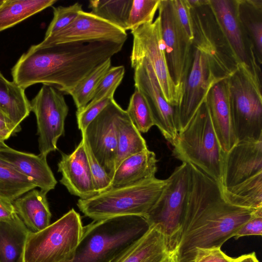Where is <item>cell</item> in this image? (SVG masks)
I'll list each match as a JSON object with an SVG mask.
<instances>
[{
    "label": "cell",
    "mask_w": 262,
    "mask_h": 262,
    "mask_svg": "<svg viewBox=\"0 0 262 262\" xmlns=\"http://www.w3.org/2000/svg\"><path fill=\"white\" fill-rule=\"evenodd\" d=\"M188 164V195L174 249L180 262H192L197 248H221L256 210L228 203L221 184Z\"/></svg>",
    "instance_id": "obj_1"
},
{
    "label": "cell",
    "mask_w": 262,
    "mask_h": 262,
    "mask_svg": "<svg viewBox=\"0 0 262 262\" xmlns=\"http://www.w3.org/2000/svg\"><path fill=\"white\" fill-rule=\"evenodd\" d=\"M123 46L108 41L32 45L12 68L13 81L25 90L42 83L68 95L97 67L119 52Z\"/></svg>",
    "instance_id": "obj_2"
},
{
    "label": "cell",
    "mask_w": 262,
    "mask_h": 262,
    "mask_svg": "<svg viewBox=\"0 0 262 262\" xmlns=\"http://www.w3.org/2000/svg\"><path fill=\"white\" fill-rule=\"evenodd\" d=\"M149 226L146 219L139 215L93 220L83 227L71 262H111L140 238Z\"/></svg>",
    "instance_id": "obj_3"
},
{
    "label": "cell",
    "mask_w": 262,
    "mask_h": 262,
    "mask_svg": "<svg viewBox=\"0 0 262 262\" xmlns=\"http://www.w3.org/2000/svg\"><path fill=\"white\" fill-rule=\"evenodd\" d=\"M172 145L176 159L196 166L222 185L226 152L216 136L206 101L178 133Z\"/></svg>",
    "instance_id": "obj_4"
},
{
    "label": "cell",
    "mask_w": 262,
    "mask_h": 262,
    "mask_svg": "<svg viewBox=\"0 0 262 262\" xmlns=\"http://www.w3.org/2000/svg\"><path fill=\"white\" fill-rule=\"evenodd\" d=\"M167 181L156 177L126 186L111 188L87 199H79L80 211L93 220L139 215L145 218L158 200Z\"/></svg>",
    "instance_id": "obj_5"
},
{
    "label": "cell",
    "mask_w": 262,
    "mask_h": 262,
    "mask_svg": "<svg viewBox=\"0 0 262 262\" xmlns=\"http://www.w3.org/2000/svg\"><path fill=\"white\" fill-rule=\"evenodd\" d=\"M261 76L238 63L228 78L232 124L237 142L262 139Z\"/></svg>",
    "instance_id": "obj_6"
},
{
    "label": "cell",
    "mask_w": 262,
    "mask_h": 262,
    "mask_svg": "<svg viewBox=\"0 0 262 262\" xmlns=\"http://www.w3.org/2000/svg\"><path fill=\"white\" fill-rule=\"evenodd\" d=\"M83 227L80 214L72 208L42 230L30 232L25 246V262H71Z\"/></svg>",
    "instance_id": "obj_7"
},
{
    "label": "cell",
    "mask_w": 262,
    "mask_h": 262,
    "mask_svg": "<svg viewBox=\"0 0 262 262\" xmlns=\"http://www.w3.org/2000/svg\"><path fill=\"white\" fill-rule=\"evenodd\" d=\"M193 46L207 56L214 76L219 80L228 78L238 62L224 36L208 0H201L190 7Z\"/></svg>",
    "instance_id": "obj_8"
},
{
    "label": "cell",
    "mask_w": 262,
    "mask_h": 262,
    "mask_svg": "<svg viewBox=\"0 0 262 262\" xmlns=\"http://www.w3.org/2000/svg\"><path fill=\"white\" fill-rule=\"evenodd\" d=\"M189 180V165L182 163L166 179L165 187L145 217L149 226L161 227L172 251L175 249L181 230Z\"/></svg>",
    "instance_id": "obj_9"
},
{
    "label": "cell",
    "mask_w": 262,
    "mask_h": 262,
    "mask_svg": "<svg viewBox=\"0 0 262 262\" xmlns=\"http://www.w3.org/2000/svg\"><path fill=\"white\" fill-rule=\"evenodd\" d=\"M131 33L133 37L130 57L132 68L141 59H145L153 69L166 100L177 107L183 94L173 82L168 71L159 16L151 23L132 31Z\"/></svg>",
    "instance_id": "obj_10"
},
{
    "label": "cell",
    "mask_w": 262,
    "mask_h": 262,
    "mask_svg": "<svg viewBox=\"0 0 262 262\" xmlns=\"http://www.w3.org/2000/svg\"><path fill=\"white\" fill-rule=\"evenodd\" d=\"M158 10L168 71L183 94L193 58V42L180 25L172 0H161Z\"/></svg>",
    "instance_id": "obj_11"
},
{
    "label": "cell",
    "mask_w": 262,
    "mask_h": 262,
    "mask_svg": "<svg viewBox=\"0 0 262 262\" xmlns=\"http://www.w3.org/2000/svg\"><path fill=\"white\" fill-rule=\"evenodd\" d=\"M30 102L36 119L39 154L47 157L57 149V141L64 133L69 107L62 93L46 84Z\"/></svg>",
    "instance_id": "obj_12"
},
{
    "label": "cell",
    "mask_w": 262,
    "mask_h": 262,
    "mask_svg": "<svg viewBox=\"0 0 262 262\" xmlns=\"http://www.w3.org/2000/svg\"><path fill=\"white\" fill-rule=\"evenodd\" d=\"M133 69L135 89L146 100L154 125L172 145L178 135L177 107L166 100L153 69L145 59L139 61Z\"/></svg>",
    "instance_id": "obj_13"
},
{
    "label": "cell",
    "mask_w": 262,
    "mask_h": 262,
    "mask_svg": "<svg viewBox=\"0 0 262 262\" xmlns=\"http://www.w3.org/2000/svg\"><path fill=\"white\" fill-rule=\"evenodd\" d=\"M123 109L114 99L81 132L96 159L112 178L115 171L117 122Z\"/></svg>",
    "instance_id": "obj_14"
},
{
    "label": "cell",
    "mask_w": 262,
    "mask_h": 262,
    "mask_svg": "<svg viewBox=\"0 0 262 262\" xmlns=\"http://www.w3.org/2000/svg\"><path fill=\"white\" fill-rule=\"evenodd\" d=\"M218 79L213 75L209 60L203 52L193 46V58L177 107L178 133L189 123L200 107L206 101L208 92Z\"/></svg>",
    "instance_id": "obj_15"
},
{
    "label": "cell",
    "mask_w": 262,
    "mask_h": 262,
    "mask_svg": "<svg viewBox=\"0 0 262 262\" xmlns=\"http://www.w3.org/2000/svg\"><path fill=\"white\" fill-rule=\"evenodd\" d=\"M126 31L90 12L80 11L75 20L64 29L47 37L38 44L40 47L72 43L108 41L125 43Z\"/></svg>",
    "instance_id": "obj_16"
},
{
    "label": "cell",
    "mask_w": 262,
    "mask_h": 262,
    "mask_svg": "<svg viewBox=\"0 0 262 262\" xmlns=\"http://www.w3.org/2000/svg\"><path fill=\"white\" fill-rule=\"evenodd\" d=\"M208 2L238 63L248 65L255 73L261 72L260 65L239 22L236 0H208Z\"/></svg>",
    "instance_id": "obj_17"
},
{
    "label": "cell",
    "mask_w": 262,
    "mask_h": 262,
    "mask_svg": "<svg viewBox=\"0 0 262 262\" xmlns=\"http://www.w3.org/2000/svg\"><path fill=\"white\" fill-rule=\"evenodd\" d=\"M262 172V139L238 142L225 153L222 185L229 187Z\"/></svg>",
    "instance_id": "obj_18"
},
{
    "label": "cell",
    "mask_w": 262,
    "mask_h": 262,
    "mask_svg": "<svg viewBox=\"0 0 262 262\" xmlns=\"http://www.w3.org/2000/svg\"><path fill=\"white\" fill-rule=\"evenodd\" d=\"M57 166L60 182L71 194L87 199L97 194L82 140L72 153H62Z\"/></svg>",
    "instance_id": "obj_19"
},
{
    "label": "cell",
    "mask_w": 262,
    "mask_h": 262,
    "mask_svg": "<svg viewBox=\"0 0 262 262\" xmlns=\"http://www.w3.org/2000/svg\"><path fill=\"white\" fill-rule=\"evenodd\" d=\"M206 103L221 148L227 152L238 142L232 124L227 78L212 85Z\"/></svg>",
    "instance_id": "obj_20"
},
{
    "label": "cell",
    "mask_w": 262,
    "mask_h": 262,
    "mask_svg": "<svg viewBox=\"0 0 262 262\" xmlns=\"http://www.w3.org/2000/svg\"><path fill=\"white\" fill-rule=\"evenodd\" d=\"M0 159L32 180L40 190L48 193L57 184L46 157L20 151L7 146L0 148Z\"/></svg>",
    "instance_id": "obj_21"
},
{
    "label": "cell",
    "mask_w": 262,
    "mask_h": 262,
    "mask_svg": "<svg viewBox=\"0 0 262 262\" xmlns=\"http://www.w3.org/2000/svg\"><path fill=\"white\" fill-rule=\"evenodd\" d=\"M171 251L161 227L151 225L111 262H163Z\"/></svg>",
    "instance_id": "obj_22"
},
{
    "label": "cell",
    "mask_w": 262,
    "mask_h": 262,
    "mask_svg": "<svg viewBox=\"0 0 262 262\" xmlns=\"http://www.w3.org/2000/svg\"><path fill=\"white\" fill-rule=\"evenodd\" d=\"M47 194L34 188L12 202L16 214L30 232H39L50 225L52 214Z\"/></svg>",
    "instance_id": "obj_23"
},
{
    "label": "cell",
    "mask_w": 262,
    "mask_h": 262,
    "mask_svg": "<svg viewBox=\"0 0 262 262\" xmlns=\"http://www.w3.org/2000/svg\"><path fill=\"white\" fill-rule=\"evenodd\" d=\"M157 162L155 152L148 148L127 157L116 168L112 178L111 189L155 177Z\"/></svg>",
    "instance_id": "obj_24"
},
{
    "label": "cell",
    "mask_w": 262,
    "mask_h": 262,
    "mask_svg": "<svg viewBox=\"0 0 262 262\" xmlns=\"http://www.w3.org/2000/svg\"><path fill=\"white\" fill-rule=\"evenodd\" d=\"M242 28L252 47L258 63L262 61V1L236 0Z\"/></svg>",
    "instance_id": "obj_25"
},
{
    "label": "cell",
    "mask_w": 262,
    "mask_h": 262,
    "mask_svg": "<svg viewBox=\"0 0 262 262\" xmlns=\"http://www.w3.org/2000/svg\"><path fill=\"white\" fill-rule=\"evenodd\" d=\"M29 232L17 214L0 221V262H21Z\"/></svg>",
    "instance_id": "obj_26"
},
{
    "label": "cell",
    "mask_w": 262,
    "mask_h": 262,
    "mask_svg": "<svg viewBox=\"0 0 262 262\" xmlns=\"http://www.w3.org/2000/svg\"><path fill=\"white\" fill-rule=\"evenodd\" d=\"M0 109L17 126L30 114V102L25 90L8 80L0 72Z\"/></svg>",
    "instance_id": "obj_27"
},
{
    "label": "cell",
    "mask_w": 262,
    "mask_h": 262,
    "mask_svg": "<svg viewBox=\"0 0 262 262\" xmlns=\"http://www.w3.org/2000/svg\"><path fill=\"white\" fill-rule=\"evenodd\" d=\"M224 199L236 207L257 209L262 208V172L229 187L222 186Z\"/></svg>",
    "instance_id": "obj_28"
},
{
    "label": "cell",
    "mask_w": 262,
    "mask_h": 262,
    "mask_svg": "<svg viewBox=\"0 0 262 262\" xmlns=\"http://www.w3.org/2000/svg\"><path fill=\"white\" fill-rule=\"evenodd\" d=\"M117 146L115 170L127 157L147 149L146 141L123 110L117 122Z\"/></svg>",
    "instance_id": "obj_29"
},
{
    "label": "cell",
    "mask_w": 262,
    "mask_h": 262,
    "mask_svg": "<svg viewBox=\"0 0 262 262\" xmlns=\"http://www.w3.org/2000/svg\"><path fill=\"white\" fill-rule=\"evenodd\" d=\"M56 0H5L0 6V32L52 6Z\"/></svg>",
    "instance_id": "obj_30"
},
{
    "label": "cell",
    "mask_w": 262,
    "mask_h": 262,
    "mask_svg": "<svg viewBox=\"0 0 262 262\" xmlns=\"http://www.w3.org/2000/svg\"><path fill=\"white\" fill-rule=\"evenodd\" d=\"M37 187L30 179L0 159V197L11 202Z\"/></svg>",
    "instance_id": "obj_31"
},
{
    "label": "cell",
    "mask_w": 262,
    "mask_h": 262,
    "mask_svg": "<svg viewBox=\"0 0 262 262\" xmlns=\"http://www.w3.org/2000/svg\"><path fill=\"white\" fill-rule=\"evenodd\" d=\"M133 0H92L91 13L126 31V24Z\"/></svg>",
    "instance_id": "obj_32"
},
{
    "label": "cell",
    "mask_w": 262,
    "mask_h": 262,
    "mask_svg": "<svg viewBox=\"0 0 262 262\" xmlns=\"http://www.w3.org/2000/svg\"><path fill=\"white\" fill-rule=\"evenodd\" d=\"M111 67V59L105 61L79 82L69 93L77 111L83 108L92 100L99 83Z\"/></svg>",
    "instance_id": "obj_33"
},
{
    "label": "cell",
    "mask_w": 262,
    "mask_h": 262,
    "mask_svg": "<svg viewBox=\"0 0 262 262\" xmlns=\"http://www.w3.org/2000/svg\"><path fill=\"white\" fill-rule=\"evenodd\" d=\"M125 111L140 133H146L154 125L146 100L138 90L135 89Z\"/></svg>",
    "instance_id": "obj_34"
},
{
    "label": "cell",
    "mask_w": 262,
    "mask_h": 262,
    "mask_svg": "<svg viewBox=\"0 0 262 262\" xmlns=\"http://www.w3.org/2000/svg\"><path fill=\"white\" fill-rule=\"evenodd\" d=\"M161 0H133L126 30L133 31L141 26L151 23Z\"/></svg>",
    "instance_id": "obj_35"
},
{
    "label": "cell",
    "mask_w": 262,
    "mask_h": 262,
    "mask_svg": "<svg viewBox=\"0 0 262 262\" xmlns=\"http://www.w3.org/2000/svg\"><path fill=\"white\" fill-rule=\"evenodd\" d=\"M82 10V5L78 2L69 6L53 7V18L48 27L45 37L68 27Z\"/></svg>",
    "instance_id": "obj_36"
},
{
    "label": "cell",
    "mask_w": 262,
    "mask_h": 262,
    "mask_svg": "<svg viewBox=\"0 0 262 262\" xmlns=\"http://www.w3.org/2000/svg\"><path fill=\"white\" fill-rule=\"evenodd\" d=\"M81 140L83 142L94 186L97 194L110 189L111 178L96 159L83 135H82Z\"/></svg>",
    "instance_id": "obj_37"
},
{
    "label": "cell",
    "mask_w": 262,
    "mask_h": 262,
    "mask_svg": "<svg viewBox=\"0 0 262 262\" xmlns=\"http://www.w3.org/2000/svg\"><path fill=\"white\" fill-rule=\"evenodd\" d=\"M125 73L123 66L111 67L101 80L90 102L100 100L108 93L115 91L122 81Z\"/></svg>",
    "instance_id": "obj_38"
},
{
    "label": "cell",
    "mask_w": 262,
    "mask_h": 262,
    "mask_svg": "<svg viewBox=\"0 0 262 262\" xmlns=\"http://www.w3.org/2000/svg\"><path fill=\"white\" fill-rule=\"evenodd\" d=\"M115 91L108 93L105 96L94 102H89L83 108L76 112L78 127L84 132L88 125L114 99Z\"/></svg>",
    "instance_id": "obj_39"
},
{
    "label": "cell",
    "mask_w": 262,
    "mask_h": 262,
    "mask_svg": "<svg viewBox=\"0 0 262 262\" xmlns=\"http://www.w3.org/2000/svg\"><path fill=\"white\" fill-rule=\"evenodd\" d=\"M177 17L189 39L193 42V35L190 7L187 0H172Z\"/></svg>",
    "instance_id": "obj_40"
},
{
    "label": "cell",
    "mask_w": 262,
    "mask_h": 262,
    "mask_svg": "<svg viewBox=\"0 0 262 262\" xmlns=\"http://www.w3.org/2000/svg\"><path fill=\"white\" fill-rule=\"evenodd\" d=\"M234 258L226 255L221 248H197L192 262H233Z\"/></svg>",
    "instance_id": "obj_41"
},
{
    "label": "cell",
    "mask_w": 262,
    "mask_h": 262,
    "mask_svg": "<svg viewBox=\"0 0 262 262\" xmlns=\"http://www.w3.org/2000/svg\"><path fill=\"white\" fill-rule=\"evenodd\" d=\"M262 208L257 209L253 216L244 223L236 232L235 239L247 235H261Z\"/></svg>",
    "instance_id": "obj_42"
},
{
    "label": "cell",
    "mask_w": 262,
    "mask_h": 262,
    "mask_svg": "<svg viewBox=\"0 0 262 262\" xmlns=\"http://www.w3.org/2000/svg\"><path fill=\"white\" fill-rule=\"evenodd\" d=\"M21 127L17 126L0 109V141L5 142L11 136L19 132Z\"/></svg>",
    "instance_id": "obj_43"
},
{
    "label": "cell",
    "mask_w": 262,
    "mask_h": 262,
    "mask_svg": "<svg viewBox=\"0 0 262 262\" xmlns=\"http://www.w3.org/2000/svg\"><path fill=\"white\" fill-rule=\"evenodd\" d=\"M16 214L13 203L0 197V221L11 220Z\"/></svg>",
    "instance_id": "obj_44"
},
{
    "label": "cell",
    "mask_w": 262,
    "mask_h": 262,
    "mask_svg": "<svg viewBox=\"0 0 262 262\" xmlns=\"http://www.w3.org/2000/svg\"><path fill=\"white\" fill-rule=\"evenodd\" d=\"M233 262H259L254 252L234 258Z\"/></svg>",
    "instance_id": "obj_45"
},
{
    "label": "cell",
    "mask_w": 262,
    "mask_h": 262,
    "mask_svg": "<svg viewBox=\"0 0 262 262\" xmlns=\"http://www.w3.org/2000/svg\"><path fill=\"white\" fill-rule=\"evenodd\" d=\"M163 262H180L176 251H172Z\"/></svg>",
    "instance_id": "obj_46"
},
{
    "label": "cell",
    "mask_w": 262,
    "mask_h": 262,
    "mask_svg": "<svg viewBox=\"0 0 262 262\" xmlns=\"http://www.w3.org/2000/svg\"><path fill=\"white\" fill-rule=\"evenodd\" d=\"M8 146L5 142L0 141V148H4Z\"/></svg>",
    "instance_id": "obj_47"
},
{
    "label": "cell",
    "mask_w": 262,
    "mask_h": 262,
    "mask_svg": "<svg viewBox=\"0 0 262 262\" xmlns=\"http://www.w3.org/2000/svg\"><path fill=\"white\" fill-rule=\"evenodd\" d=\"M5 0H0V6L4 2Z\"/></svg>",
    "instance_id": "obj_48"
},
{
    "label": "cell",
    "mask_w": 262,
    "mask_h": 262,
    "mask_svg": "<svg viewBox=\"0 0 262 262\" xmlns=\"http://www.w3.org/2000/svg\"><path fill=\"white\" fill-rule=\"evenodd\" d=\"M21 262H25L24 255L23 258L22 260L21 261Z\"/></svg>",
    "instance_id": "obj_49"
}]
</instances>
